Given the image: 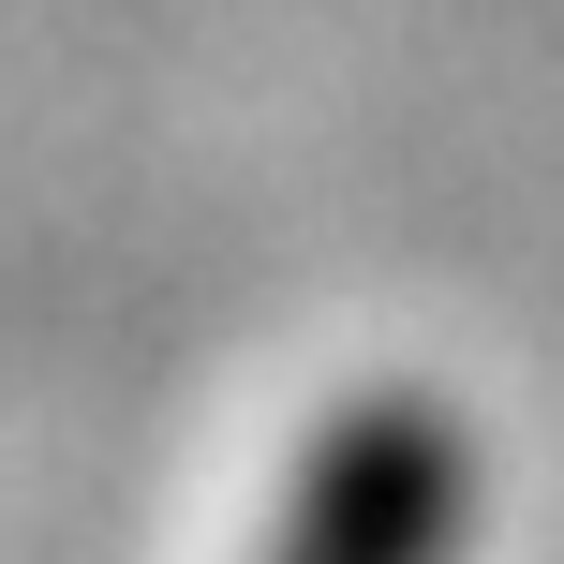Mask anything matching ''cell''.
<instances>
[{
	"instance_id": "6da1fadb",
	"label": "cell",
	"mask_w": 564,
	"mask_h": 564,
	"mask_svg": "<svg viewBox=\"0 0 564 564\" xmlns=\"http://www.w3.org/2000/svg\"><path fill=\"white\" fill-rule=\"evenodd\" d=\"M446 490H460L446 446H431V431L401 446L387 431V446H357L327 476V506L282 535V564H446Z\"/></svg>"
}]
</instances>
